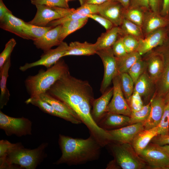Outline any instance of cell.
Wrapping results in <instances>:
<instances>
[{
	"label": "cell",
	"instance_id": "cell-1",
	"mask_svg": "<svg viewBox=\"0 0 169 169\" xmlns=\"http://www.w3.org/2000/svg\"><path fill=\"white\" fill-rule=\"evenodd\" d=\"M50 95L65 103L73 110L88 129L90 135L102 146L111 140L107 131L100 127L93 120L91 108L94 95L89 82L77 78L69 72L58 80L47 91Z\"/></svg>",
	"mask_w": 169,
	"mask_h": 169
},
{
	"label": "cell",
	"instance_id": "cell-2",
	"mask_svg": "<svg viewBox=\"0 0 169 169\" xmlns=\"http://www.w3.org/2000/svg\"><path fill=\"white\" fill-rule=\"evenodd\" d=\"M58 143L62 155L54 163L56 165H76L97 160L102 147L91 135L83 139L59 134Z\"/></svg>",
	"mask_w": 169,
	"mask_h": 169
},
{
	"label": "cell",
	"instance_id": "cell-3",
	"mask_svg": "<svg viewBox=\"0 0 169 169\" xmlns=\"http://www.w3.org/2000/svg\"><path fill=\"white\" fill-rule=\"evenodd\" d=\"M47 145L43 143L30 149L24 148L21 143H13L4 157L0 159V168L35 169L45 158Z\"/></svg>",
	"mask_w": 169,
	"mask_h": 169
},
{
	"label": "cell",
	"instance_id": "cell-4",
	"mask_svg": "<svg viewBox=\"0 0 169 169\" xmlns=\"http://www.w3.org/2000/svg\"><path fill=\"white\" fill-rule=\"evenodd\" d=\"M69 72V68L64 60L60 59L46 70L40 69L33 76L27 77L24 81L27 92L30 97H39L45 93L64 74Z\"/></svg>",
	"mask_w": 169,
	"mask_h": 169
},
{
	"label": "cell",
	"instance_id": "cell-5",
	"mask_svg": "<svg viewBox=\"0 0 169 169\" xmlns=\"http://www.w3.org/2000/svg\"><path fill=\"white\" fill-rule=\"evenodd\" d=\"M110 145L116 167L122 169H143L149 168L136 152L130 143H114Z\"/></svg>",
	"mask_w": 169,
	"mask_h": 169
},
{
	"label": "cell",
	"instance_id": "cell-6",
	"mask_svg": "<svg viewBox=\"0 0 169 169\" xmlns=\"http://www.w3.org/2000/svg\"><path fill=\"white\" fill-rule=\"evenodd\" d=\"M32 126V122L28 118L10 117L0 111V128L8 136L31 135Z\"/></svg>",
	"mask_w": 169,
	"mask_h": 169
},
{
	"label": "cell",
	"instance_id": "cell-7",
	"mask_svg": "<svg viewBox=\"0 0 169 169\" xmlns=\"http://www.w3.org/2000/svg\"><path fill=\"white\" fill-rule=\"evenodd\" d=\"M37 9L33 18L28 23L44 27L51 21L64 18L73 12L74 8H66L44 5H35Z\"/></svg>",
	"mask_w": 169,
	"mask_h": 169
},
{
	"label": "cell",
	"instance_id": "cell-8",
	"mask_svg": "<svg viewBox=\"0 0 169 169\" xmlns=\"http://www.w3.org/2000/svg\"><path fill=\"white\" fill-rule=\"evenodd\" d=\"M139 155L149 168L169 169V155L161 146L150 143Z\"/></svg>",
	"mask_w": 169,
	"mask_h": 169
},
{
	"label": "cell",
	"instance_id": "cell-9",
	"mask_svg": "<svg viewBox=\"0 0 169 169\" xmlns=\"http://www.w3.org/2000/svg\"><path fill=\"white\" fill-rule=\"evenodd\" d=\"M96 54L101 58L104 67V76L100 89L102 94L108 89L113 79L119 74L116 57L113 53L112 47L97 50Z\"/></svg>",
	"mask_w": 169,
	"mask_h": 169
},
{
	"label": "cell",
	"instance_id": "cell-10",
	"mask_svg": "<svg viewBox=\"0 0 169 169\" xmlns=\"http://www.w3.org/2000/svg\"><path fill=\"white\" fill-rule=\"evenodd\" d=\"M113 92L112 98L108 105L106 112H110L130 116L131 113V108L122 91L119 74L113 79Z\"/></svg>",
	"mask_w": 169,
	"mask_h": 169
},
{
	"label": "cell",
	"instance_id": "cell-11",
	"mask_svg": "<svg viewBox=\"0 0 169 169\" xmlns=\"http://www.w3.org/2000/svg\"><path fill=\"white\" fill-rule=\"evenodd\" d=\"M69 45L67 44L62 42L56 48L50 49L44 52L40 58L38 60L31 63H26L24 65L20 67L19 69L22 71L35 66L42 65L47 69L53 66L64 55L68 50Z\"/></svg>",
	"mask_w": 169,
	"mask_h": 169
},
{
	"label": "cell",
	"instance_id": "cell-12",
	"mask_svg": "<svg viewBox=\"0 0 169 169\" xmlns=\"http://www.w3.org/2000/svg\"><path fill=\"white\" fill-rule=\"evenodd\" d=\"M169 38L167 26L159 28L139 40V46L137 51L142 56L162 45Z\"/></svg>",
	"mask_w": 169,
	"mask_h": 169
},
{
	"label": "cell",
	"instance_id": "cell-13",
	"mask_svg": "<svg viewBox=\"0 0 169 169\" xmlns=\"http://www.w3.org/2000/svg\"><path fill=\"white\" fill-rule=\"evenodd\" d=\"M125 10L119 3L109 0L100 5L98 14L108 19L114 26L120 27L124 18Z\"/></svg>",
	"mask_w": 169,
	"mask_h": 169
},
{
	"label": "cell",
	"instance_id": "cell-14",
	"mask_svg": "<svg viewBox=\"0 0 169 169\" xmlns=\"http://www.w3.org/2000/svg\"><path fill=\"white\" fill-rule=\"evenodd\" d=\"M144 124V122H139L107 131L112 137V142L131 144L136 135L145 129Z\"/></svg>",
	"mask_w": 169,
	"mask_h": 169
},
{
	"label": "cell",
	"instance_id": "cell-15",
	"mask_svg": "<svg viewBox=\"0 0 169 169\" xmlns=\"http://www.w3.org/2000/svg\"><path fill=\"white\" fill-rule=\"evenodd\" d=\"M146 54L144 59L146 64V72L153 83L156 84L165 67L164 58L161 54L152 50Z\"/></svg>",
	"mask_w": 169,
	"mask_h": 169
},
{
	"label": "cell",
	"instance_id": "cell-16",
	"mask_svg": "<svg viewBox=\"0 0 169 169\" xmlns=\"http://www.w3.org/2000/svg\"><path fill=\"white\" fill-rule=\"evenodd\" d=\"M150 102L151 110L148 118L144 122L145 129H150L158 125L166 105L164 97L156 94Z\"/></svg>",
	"mask_w": 169,
	"mask_h": 169
},
{
	"label": "cell",
	"instance_id": "cell-17",
	"mask_svg": "<svg viewBox=\"0 0 169 169\" xmlns=\"http://www.w3.org/2000/svg\"><path fill=\"white\" fill-rule=\"evenodd\" d=\"M169 25V17L162 16L151 10H146L141 27L144 37L157 29Z\"/></svg>",
	"mask_w": 169,
	"mask_h": 169
},
{
	"label": "cell",
	"instance_id": "cell-18",
	"mask_svg": "<svg viewBox=\"0 0 169 169\" xmlns=\"http://www.w3.org/2000/svg\"><path fill=\"white\" fill-rule=\"evenodd\" d=\"M130 116L106 112L97 123L101 128L105 131L118 129L129 125Z\"/></svg>",
	"mask_w": 169,
	"mask_h": 169
},
{
	"label": "cell",
	"instance_id": "cell-19",
	"mask_svg": "<svg viewBox=\"0 0 169 169\" xmlns=\"http://www.w3.org/2000/svg\"><path fill=\"white\" fill-rule=\"evenodd\" d=\"M113 92V87L108 89L101 96L93 100L91 114L93 120L97 124L106 113V109L112 97Z\"/></svg>",
	"mask_w": 169,
	"mask_h": 169
},
{
	"label": "cell",
	"instance_id": "cell-20",
	"mask_svg": "<svg viewBox=\"0 0 169 169\" xmlns=\"http://www.w3.org/2000/svg\"><path fill=\"white\" fill-rule=\"evenodd\" d=\"M0 23V27L2 29L14 34L23 39H30L23 31L26 22L15 17L13 15L12 12L7 13Z\"/></svg>",
	"mask_w": 169,
	"mask_h": 169
},
{
	"label": "cell",
	"instance_id": "cell-21",
	"mask_svg": "<svg viewBox=\"0 0 169 169\" xmlns=\"http://www.w3.org/2000/svg\"><path fill=\"white\" fill-rule=\"evenodd\" d=\"M62 25L57 26L47 32L41 38L33 40V44L38 49L44 52L47 51L53 46L59 45L62 42L59 40V36Z\"/></svg>",
	"mask_w": 169,
	"mask_h": 169
},
{
	"label": "cell",
	"instance_id": "cell-22",
	"mask_svg": "<svg viewBox=\"0 0 169 169\" xmlns=\"http://www.w3.org/2000/svg\"><path fill=\"white\" fill-rule=\"evenodd\" d=\"M158 135L157 126L150 129H144L136 135L131 144L136 152L139 155L152 139Z\"/></svg>",
	"mask_w": 169,
	"mask_h": 169
},
{
	"label": "cell",
	"instance_id": "cell-23",
	"mask_svg": "<svg viewBox=\"0 0 169 169\" xmlns=\"http://www.w3.org/2000/svg\"><path fill=\"white\" fill-rule=\"evenodd\" d=\"M39 97L48 103L58 112L67 115L75 120L78 124L82 123L76 113L65 103L46 92L41 94Z\"/></svg>",
	"mask_w": 169,
	"mask_h": 169
},
{
	"label": "cell",
	"instance_id": "cell-24",
	"mask_svg": "<svg viewBox=\"0 0 169 169\" xmlns=\"http://www.w3.org/2000/svg\"><path fill=\"white\" fill-rule=\"evenodd\" d=\"M119 35L120 36V28L115 26L102 33L94 44L96 51L112 47Z\"/></svg>",
	"mask_w": 169,
	"mask_h": 169
},
{
	"label": "cell",
	"instance_id": "cell-25",
	"mask_svg": "<svg viewBox=\"0 0 169 169\" xmlns=\"http://www.w3.org/2000/svg\"><path fill=\"white\" fill-rule=\"evenodd\" d=\"M11 66L10 57L9 58L0 69V108L6 105L9 101L10 94L7 86L8 73Z\"/></svg>",
	"mask_w": 169,
	"mask_h": 169
},
{
	"label": "cell",
	"instance_id": "cell-26",
	"mask_svg": "<svg viewBox=\"0 0 169 169\" xmlns=\"http://www.w3.org/2000/svg\"><path fill=\"white\" fill-rule=\"evenodd\" d=\"M25 103L37 106L44 112L50 115L63 119L73 124H78L77 122L70 117L56 111L50 105L41 100L39 97H30L26 100Z\"/></svg>",
	"mask_w": 169,
	"mask_h": 169
},
{
	"label": "cell",
	"instance_id": "cell-27",
	"mask_svg": "<svg viewBox=\"0 0 169 169\" xmlns=\"http://www.w3.org/2000/svg\"><path fill=\"white\" fill-rule=\"evenodd\" d=\"M95 44L87 42L80 43L78 41L71 42L64 57L69 55H90L96 54Z\"/></svg>",
	"mask_w": 169,
	"mask_h": 169
},
{
	"label": "cell",
	"instance_id": "cell-28",
	"mask_svg": "<svg viewBox=\"0 0 169 169\" xmlns=\"http://www.w3.org/2000/svg\"><path fill=\"white\" fill-rule=\"evenodd\" d=\"M141 56L137 51H136L127 53L120 58L116 57L119 74L128 73L131 66L137 60L141 58Z\"/></svg>",
	"mask_w": 169,
	"mask_h": 169
},
{
	"label": "cell",
	"instance_id": "cell-29",
	"mask_svg": "<svg viewBox=\"0 0 169 169\" xmlns=\"http://www.w3.org/2000/svg\"><path fill=\"white\" fill-rule=\"evenodd\" d=\"M88 17L67 21L62 25L59 36V41L62 42L69 35L80 28L87 22Z\"/></svg>",
	"mask_w": 169,
	"mask_h": 169
},
{
	"label": "cell",
	"instance_id": "cell-30",
	"mask_svg": "<svg viewBox=\"0 0 169 169\" xmlns=\"http://www.w3.org/2000/svg\"><path fill=\"white\" fill-rule=\"evenodd\" d=\"M153 84L145 71L135 84L133 92L137 93L141 97H147L151 93Z\"/></svg>",
	"mask_w": 169,
	"mask_h": 169
},
{
	"label": "cell",
	"instance_id": "cell-31",
	"mask_svg": "<svg viewBox=\"0 0 169 169\" xmlns=\"http://www.w3.org/2000/svg\"><path fill=\"white\" fill-rule=\"evenodd\" d=\"M120 27L121 36L129 35L139 39L144 38L141 27L125 18L124 19Z\"/></svg>",
	"mask_w": 169,
	"mask_h": 169
},
{
	"label": "cell",
	"instance_id": "cell-32",
	"mask_svg": "<svg viewBox=\"0 0 169 169\" xmlns=\"http://www.w3.org/2000/svg\"><path fill=\"white\" fill-rule=\"evenodd\" d=\"M146 11L140 7L129 8L125 10L124 18L141 27Z\"/></svg>",
	"mask_w": 169,
	"mask_h": 169
},
{
	"label": "cell",
	"instance_id": "cell-33",
	"mask_svg": "<svg viewBox=\"0 0 169 169\" xmlns=\"http://www.w3.org/2000/svg\"><path fill=\"white\" fill-rule=\"evenodd\" d=\"M156 84V94L165 97L169 91V62L165 64L163 71Z\"/></svg>",
	"mask_w": 169,
	"mask_h": 169
},
{
	"label": "cell",
	"instance_id": "cell-34",
	"mask_svg": "<svg viewBox=\"0 0 169 169\" xmlns=\"http://www.w3.org/2000/svg\"><path fill=\"white\" fill-rule=\"evenodd\" d=\"M54 27L51 26H40L26 23L23 31L24 33L33 40L39 38Z\"/></svg>",
	"mask_w": 169,
	"mask_h": 169
},
{
	"label": "cell",
	"instance_id": "cell-35",
	"mask_svg": "<svg viewBox=\"0 0 169 169\" xmlns=\"http://www.w3.org/2000/svg\"><path fill=\"white\" fill-rule=\"evenodd\" d=\"M119 75L121 88L127 102L133 92L135 84L127 73L120 74Z\"/></svg>",
	"mask_w": 169,
	"mask_h": 169
},
{
	"label": "cell",
	"instance_id": "cell-36",
	"mask_svg": "<svg viewBox=\"0 0 169 169\" xmlns=\"http://www.w3.org/2000/svg\"><path fill=\"white\" fill-rule=\"evenodd\" d=\"M151 110L150 102L144 105L140 110L131 111L129 125L144 122L148 118Z\"/></svg>",
	"mask_w": 169,
	"mask_h": 169
},
{
	"label": "cell",
	"instance_id": "cell-37",
	"mask_svg": "<svg viewBox=\"0 0 169 169\" xmlns=\"http://www.w3.org/2000/svg\"><path fill=\"white\" fill-rule=\"evenodd\" d=\"M146 68V63L142 58L131 66L127 73L132 79L134 84L139 77L145 71Z\"/></svg>",
	"mask_w": 169,
	"mask_h": 169
},
{
	"label": "cell",
	"instance_id": "cell-38",
	"mask_svg": "<svg viewBox=\"0 0 169 169\" xmlns=\"http://www.w3.org/2000/svg\"><path fill=\"white\" fill-rule=\"evenodd\" d=\"M157 126L158 135H168L169 131V102L166 104L163 115Z\"/></svg>",
	"mask_w": 169,
	"mask_h": 169
},
{
	"label": "cell",
	"instance_id": "cell-39",
	"mask_svg": "<svg viewBox=\"0 0 169 169\" xmlns=\"http://www.w3.org/2000/svg\"><path fill=\"white\" fill-rule=\"evenodd\" d=\"M122 41L127 53L137 51L139 44V40L129 35L122 36Z\"/></svg>",
	"mask_w": 169,
	"mask_h": 169
},
{
	"label": "cell",
	"instance_id": "cell-40",
	"mask_svg": "<svg viewBox=\"0 0 169 169\" xmlns=\"http://www.w3.org/2000/svg\"><path fill=\"white\" fill-rule=\"evenodd\" d=\"M16 43L15 39L12 38L6 44L4 50L0 54V69L8 59L10 57L11 54Z\"/></svg>",
	"mask_w": 169,
	"mask_h": 169
},
{
	"label": "cell",
	"instance_id": "cell-41",
	"mask_svg": "<svg viewBox=\"0 0 169 169\" xmlns=\"http://www.w3.org/2000/svg\"><path fill=\"white\" fill-rule=\"evenodd\" d=\"M32 4L35 5H44L50 6L69 8L65 0H30Z\"/></svg>",
	"mask_w": 169,
	"mask_h": 169
},
{
	"label": "cell",
	"instance_id": "cell-42",
	"mask_svg": "<svg viewBox=\"0 0 169 169\" xmlns=\"http://www.w3.org/2000/svg\"><path fill=\"white\" fill-rule=\"evenodd\" d=\"M127 102L129 103V105L131 111L139 110L144 106L142 97L135 92H133Z\"/></svg>",
	"mask_w": 169,
	"mask_h": 169
},
{
	"label": "cell",
	"instance_id": "cell-43",
	"mask_svg": "<svg viewBox=\"0 0 169 169\" xmlns=\"http://www.w3.org/2000/svg\"><path fill=\"white\" fill-rule=\"evenodd\" d=\"M113 53L116 58H120L127 54L124 45L122 36L119 37L112 47Z\"/></svg>",
	"mask_w": 169,
	"mask_h": 169
},
{
	"label": "cell",
	"instance_id": "cell-44",
	"mask_svg": "<svg viewBox=\"0 0 169 169\" xmlns=\"http://www.w3.org/2000/svg\"><path fill=\"white\" fill-rule=\"evenodd\" d=\"M87 16L98 22L103 26L106 31L111 29L114 26L113 23L109 20L98 13L89 14Z\"/></svg>",
	"mask_w": 169,
	"mask_h": 169
},
{
	"label": "cell",
	"instance_id": "cell-45",
	"mask_svg": "<svg viewBox=\"0 0 169 169\" xmlns=\"http://www.w3.org/2000/svg\"><path fill=\"white\" fill-rule=\"evenodd\" d=\"M152 50L159 53L163 56L165 64L169 62V38L162 45Z\"/></svg>",
	"mask_w": 169,
	"mask_h": 169
},
{
	"label": "cell",
	"instance_id": "cell-46",
	"mask_svg": "<svg viewBox=\"0 0 169 169\" xmlns=\"http://www.w3.org/2000/svg\"><path fill=\"white\" fill-rule=\"evenodd\" d=\"M140 7L146 10H150L148 0H130L129 8Z\"/></svg>",
	"mask_w": 169,
	"mask_h": 169
},
{
	"label": "cell",
	"instance_id": "cell-47",
	"mask_svg": "<svg viewBox=\"0 0 169 169\" xmlns=\"http://www.w3.org/2000/svg\"><path fill=\"white\" fill-rule=\"evenodd\" d=\"M151 142L160 146L169 145V135H158L152 139Z\"/></svg>",
	"mask_w": 169,
	"mask_h": 169
},
{
	"label": "cell",
	"instance_id": "cell-48",
	"mask_svg": "<svg viewBox=\"0 0 169 169\" xmlns=\"http://www.w3.org/2000/svg\"><path fill=\"white\" fill-rule=\"evenodd\" d=\"M150 9L155 13L160 14L163 0H148Z\"/></svg>",
	"mask_w": 169,
	"mask_h": 169
},
{
	"label": "cell",
	"instance_id": "cell-49",
	"mask_svg": "<svg viewBox=\"0 0 169 169\" xmlns=\"http://www.w3.org/2000/svg\"><path fill=\"white\" fill-rule=\"evenodd\" d=\"M13 144L7 140H2L0 141V159L4 157Z\"/></svg>",
	"mask_w": 169,
	"mask_h": 169
},
{
	"label": "cell",
	"instance_id": "cell-50",
	"mask_svg": "<svg viewBox=\"0 0 169 169\" xmlns=\"http://www.w3.org/2000/svg\"><path fill=\"white\" fill-rule=\"evenodd\" d=\"M12 12L6 7L3 0H0V21L1 22L4 18L6 14Z\"/></svg>",
	"mask_w": 169,
	"mask_h": 169
},
{
	"label": "cell",
	"instance_id": "cell-51",
	"mask_svg": "<svg viewBox=\"0 0 169 169\" xmlns=\"http://www.w3.org/2000/svg\"><path fill=\"white\" fill-rule=\"evenodd\" d=\"M160 14L163 17H169V0H163Z\"/></svg>",
	"mask_w": 169,
	"mask_h": 169
},
{
	"label": "cell",
	"instance_id": "cell-52",
	"mask_svg": "<svg viewBox=\"0 0 169 169\" xmlns=\"http://www.w3.org/2000/svg\"><path fill=\"white\" fill-rule=\"evenodd\" d=\"M81 6L86 4L100 5L109 0H79Z\"/></svg>",
	"mask_w": 169,
	"mask_h": 169
},
{
	"label": "cell",
	"instance_id": "cell-53",
	"mask_svg": "<svg viewBox=\"0 0 169 169\" xmlns=\"http://www.w3.org/2000/svg\"><path fill=\"white\" fill-rule=\"evenodd\" d=\"M120 3L125 9H128L129 7L130 0H112Z\"/></svg>",
	"mask_w": 169,
	"mask_h": 169
},
{
	"label": "cell",
	"instance_id": "cell-54",
	"mask_svg": "<svg viewBox=\"0 0 169 169\" xmlns=\"http://www.w3.org/2000/svg\"><path fill=\"white\" fill-rule=\"evenodd\" d=\"M163 149L169 155V145H166L163 146H161Z\"/></svg>",
	"mask_w": 169,
	"mask_h": 169
},
{
	"label": "cell",
	"instance_id": "cell-55",
	"mask_svg": "<svg viewBox=\"0 0 169 169\" xmlns=\"http://www.w3.org/2000/svg\"><path fill=\"white\" fill-rule=\"evenodd\" d=\"M164 98L166 104L169 102V91L165 95Z\"/></svg>",
	"mask_w": 169,
	"mask_h": 169
},
{
	"label": "cell",
	"instance_id": "cell-56",
	"mask_svg": "<svg viewBox=\"0 0 169 169\" xmlns=\"http://www.w3.org/2000/svg\"><path fill=\"white\" fill-rule=\"evenodd\" d=\"M167 29H168V33H169V25H168V26H167Z\"/></svg>",
	"mask_w": 169,
	"mask_h": 169
},
{
	"label": "cell",
	"instance_id": "cell-57",
	"mask_svg": "<svg viewBox=\"0 0 169 169\" xmlns=\"http://www.w3.org/2000/svg\"><path fill=\"white\" fill-rule=\"evenodd\" d=\"M65 0L67 2H68L69 1V0Z\"/></svg>",
	"mask_w": 169,
	"mask_h": 169
},
{
	"label": "cell",
	"instance_id": "cell-58",
	"mask_svg": "<svg viewBox=\"0 0 169 169\" xmlns=\"http://www.w3.org/2000/svg\"><path fill=\"white\" fill-rule=\"evenodd\" d=\"M168 135H169V133Z\"/></svg>",
	"mask_w": 169,
	"mask_h": 169
},
{
	"label": "cell",
	"instance_id": "cell-59",
	"mask_svg": "<svg viewBox=\"0 0 169 169\" xmlns=\"http://www.w3.org/2000/svg\"><path fill=\"white\" fill-rule=\"evenodd\" d=\"M70 0H69V1H70Z\"/></svg>",
	"mask_w": 169,
	"mask_h": 169
}]
</instances>
